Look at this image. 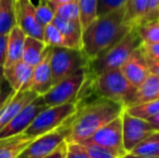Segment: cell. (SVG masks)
Returning <instances> with one entry per match:
<instances>
[{"mask_svg":"<svg viewBox=\"0 0 159 158\" xmlns=\"http://www.w3.org/2000/svg\"><path fill=\"white\" fill-rule=\"evenodd\" d=\"M127 6L95 19L82 30V49L89 61L117 43L134 26L126 19Z\"/></svg>","mask_w":159,"mask_h":158,"instance_id":"1","label":"cell"},{"mask_svg":"<svg viewBox=\"0 0 159 158\" xmlns=\"http://www.w3.org/2000/svg\"><path fill=\"white\" fill-rule=\"evenodd\" d=\"M124 111L122 103L103 97L88 104L81 111L78 108L70 122L66 142L81 143L98 129L121 116Z\"/></svg>","mask_w":159,"mask_h":158,"instance_id":"2","label":"cell"},{"mask_svg":"<svg viewBox=\"0 0 159 158\" xmlns=\"http://www.w3.org/2000/svg\"><path fill=\"white\" fill-rule=\"evenodd\" d=\"M141 43L142 41L135 27L132 28L117 43L89 62V74H92V76L95 77L108 70H119L130 55L141 46Z\"/></svg>","mask_w":159,"mask_h":158,"instance_id":"3","label":"cell"},{"mask_svg":"<svg viewBox=\"0 0 159 158\" xmlns=\"http://www.w3.org/2000/svg\"><path fill=\"white\" fill-rule=\"evenodd\" d=\"M77 103H66L57 106H48L39 113L32 124L26 128L24 134L30 138L40 135L60 128L67 120H69L77 113Z\"/></svg>","mask_w":159,"mask_h":158,"instance_id":"4","label":"cell"},{"mask_svg":"<svg viewBox=\"0 0 159 158\" xmlns=\"http://www.w3.org/2000/svg\"><path fill=\"white\" fill-rule=\"evenodd\" d=\"M89 60L82 50L62 47H51L50 66L52 84L61 81L79 70L89 66Z\"/></svg>","mask_w":159,"mask_h":158,"instance_id":"5","label":"cell"},{"mask_svg":"<svg viewBox=\"0 0 159 158\" xmlns=\"http://www.w3.org/2000/svg\"><path fill=\"white\" fill-rule=\"evenodd\" d=\"M88 67L79 70L73 75L53 84L52 88L42 95V100L46 105L57 106L66 103H77L79 92L89 77Z\"/></svg>","mask_w":159,"mask_h":158,"instance_id":"6","label":"cell"},{"mask_svg":"<svg viewBox=\"0 0 159 158\" xmlns=\"http://www.w3.org/2000/svg\"><path fill=\"white\" fill-rule=\"evenodd\" d=\"M93 78L94 89L101 97L120 102L124 105L135 91L120 70H108Z\"/></svg>","mask_w":159,"mask_h":158,"instance_id":"7","label":"cell"},{"mask_svg":"<svg viewBox=\"0 0 159 158\" xmlns=\"http://www.w3.org/2000/svg\"><path fill=\"white\" fill-rule=\"evenodd\" d=\"M73 117L69 120H67L64 124H62L60 128L36 138L32 143L27 146V148L22 153L21 157L44 158L49 154H51L62 143L66 142L67 137L69 134V128H70V122L73 120Z\"/></svg>","mask_w":159,"mask_h":158,"instance_id":"8","label":"cell"},{"mask_svg":"<svg viewBox=\"0 0 159 158\" xmlns=\"http://www.w3.org/2000/svg\"><path fill=\"white\" fill-rule=\"evenodd\" d=\"M81 144H94L117 152L118 154L124 156L127 153L125 152L122 144L121 116L98 129L90 138L82 141Z\"/></svg>","mask_w":159,"mask_h":158,"instance_id":"9","label":"cell"},{"mask_svg":"<svg viewBox=\"0 0 159 158\" xmlns=\"http://www.w3.org/2000/svg\"><path fill=\"white\" fill-rule=\"evenodd\" d=\"M122 144L126 153H130L139 143L154 132L147 120L131 116L124 111L121 114Z\"/></svg>","mask_w":159,"mask_h":158,"instance_id":"10","label":"cell"},{"mask_svg":"<svg viewBox=\"0 0 159 158\" xmlns=\"http://www.w3.org/2000/svg\"><path fill=\"white\" fill-rule=\"evenodd\" d=\"M47 107L48 106L43 102L42 97H36L28 105L22 108L15 115L14 118L11 120L3 129L0 130V139H4V138L13 137V135L23 133L26 130V128L32 124L35 117Z\"/></svg>","mask_w":159,"mask_h":158,"instance_id":"11","label":"cell"},{"mask_svg":"<svg viewBox=\"0 0 159 158\" xmlns=\"http://www.w3.org/2000/svg\"><path fill=\"white\" fill-rule=\"evenodd\" d=\"M16 26L28 37L43 40V27L37 21L32 0H16Z\"/></svg>","mask_w":159,"mask_h":158,"instance_id":"12","label":"cell"},{"mask_svg":"<svg viewBox=\"0 0 159 158\" xmlns=\"http://www.w3.org/2000/svg\"><path fill=\"white\" fill-rule=\"evenodd\" d=\"M119 70L134 88L140 86L151 74L148 61L143 54L140 47L130 55Z\"/></svg>","mask_w":159,"mask_h":158,"instance_id":"13","label":"cell"},{"mask_svg":"<svg viewBox=\"0 0 159 158\" xmlns=\"http://www.w3.org/2000/svg\"><path fill=\"white\" fill-rule=\"evenodd\" d=\"M35 92L26 90L23 92H13L0 107V130L3 129L14 116L26 105L38 97Z\"/></svg>","mask_w":159,"mask_h":158,"instance_id":"14","label":"cell"},{"mask_svg":"<svg viewBox=\"0 0 159 158\" xmlns=\"http://www.w3.org/2000/svg\"><path fill=\"white\" fill-rule=\"evenodd\" d=\"M51 47H48L42 60L34 67L30 90L42 97L52 88V73L50 66Z\"/></svg>","mask_w":159,"mask_h":158,"instance_id":"15","label":"cell"},{"mask_svg":"<svg viewBox=\"0 0 159 158\" xmlns=\"http://www.w3.org/2000/svg\"><path fill=\"white\" fill-rule=\"evenodd\" d=\"M34 67L20 61L9 67L3 68V78L14 92L30 90Z\"/></svg>","mask_w":159,"mask_h":158,"instance_id":"16","label":"cell"},{"mask_svg":"<svg viewBox=\"0 0 159 158\" xmlns=\"http://www.w3.org/2000/svg\"><path fill=\"white\" fill-rule=\"evenodd\" d=\"M159 99V77L149 74L146 79L139 87L135 88L134 93L125 104L126 106H132L145 102L154 101Z\"/></svg>","mask_w":159,"mask_h":158,"instance_id":"17","label":"cell"},{"mask_svg":"<svg viewBox=\"0 0 159 158\" xmlns=\"http://www.w3.org/2000/svg\"><path fill=\"white\" fill-rule=\"evenodd\" d=\"M26 35L23 30L15 26L8 35V41H7V51H6V60H4L3 68L9 67L17 62L22 61L23 55L24 41H25Z\"/></svg>","mask_w":159,"mask_h":158,"instance_id":"18","label":"cell"},{"mask_svg":"<svg viewBox=\"0 0 159 158\" xmlns=\"http://www.w3.org/2000/svg\"><path fill=\"white\" fill-rule=\"evenodd\" d=\"M53 24L59 28L68 47L71 49H82V27L79 21H68L61 17L54 16Z\"/></svg>","mask_w":159,"mask_h":158,"instance_id":"19","label":"cell"},{"mask_svg":"<svg viewBox=\"0 0 159 158\" xmlns=\"http://www.w3.org/2000/svg\"><path fill=\"white\" fill-rule=\"evenodd\" d=\"M34 140L24 133L0 139V158H19Z\"/></svg>","mask_w":159,"mask_h":158,"instance_id":"20","label":"cell"},{"mask_svg":"<svg viewBox=\"0 0 159 158\" xmlns=\"http://www.w3.org/2000/svg\"><path fill=\"white\" fill-rule=\"evenodd\" d=\"M47 48H48V46L44 43L43 40L26 36L25 41H24L22 61L27 65L35 67L42 60Z\"/></svg>","mask_w":159,"mask_h":158,"instance_id":"21","label":"cell"},{"mask_svg":"<svg viewBox=\"0 0 159 158\" xmlns=\"http://www.w3.org/2000/svg\"><path fill=\"white\" fill-rule=\"evenodd\" d=\"M16 0H0V35L8 36L16 26Z\"/></svg>","mask_w":159,"mask_h":158,"instance_id":"22","label":"cell"},{"mask_svg":"<svg viewBox=\"0 0 159 158\" xmlns=\"http://www.w3.org/2000/svg\"><path fill=\"white\" fill-rule=\"evenodd\" d=\"M159 152V132L154 131L153 133L145 138L141 143H139L130 154L144 157H157Z\"/></svg>","mask_w":159,"mask_h":158,"instance_id":"23","label":"cell"},{"mask_svg":"<svg viewBox=\"0 0 159 158\" xmlns=\"http://www.w3.org/2000/svg\"><path fill=\"white\" fill-rule=\"evenodd\" d=\"M125 111L131 116L138 117V118L148 120L153 116L159 113V99L154 101L145 102V103L136 104L132 106H126Z\"/></svg>","mask_w":159,"mask_h":158,"instance_id":"24","label":"cell"},{"mask_svg":"<svg viewBox=\"0 0 159 158\" xmlns=\"http://www.w3.org/2000/svg\"><path fill=\"white\" fill-rule=\"evenodd\" d=\"M147 3H148V0H129L128 1L126 19L134 27L142 23L147 9Z\"/></svg>","mask_w":159,"mask_h":158,"instance_id":"25","label":"cell"},{"mask_svg":"<svg viewBox=\"0 0 159 158\" xmlns=\"http://www.w3.org/2000/svg\"><path fill=\"white\" fill-rule=\"evenodd\" d=\"M79 8V21L82 30L98 19V0H77Z\"/></svg>","mask_w":159,"mask_h":158,"instance_id":"26","label":"cell"},{"mask_svg":"<svg viewBox=\"0 0 159 158\" xmlns=\"http://www.w3.org/2000/svg\"><path fill=\"white\" fill-rule=\"evenodd\" d=\"M135 29L142 43L159 42V19L140 24Z\"/></svg>","mask_w":159,"mask_h":158,"instance_id":"27","label":"cell"},{"mask_svg":"<svg viewBox=\"0 0 159 158\" xmlns=\"http://www.w3.org/2000/svg\"><path fill=\"white\" fill-rule=\"evenodd\" d=\"M43 41L48 47L69 48L66 39L53 23L48 24L43 27Z\"/></svg>","mask_w":159,"mask_h":158,"instance_id":"28","label":"cell"},{"mask_svg":"<svg viewBox=\"0 0 159 158\" xmlns=\"http://www.w3.org/2000/svg\"><path fill=\"white\" fill-rule=\"evenodd\" d=\"M51 7L54 10L55 16L68 21H79V8L77 0L63 4H51Z\"/></svg>","mask_w":159,"mask_h":158,"instance_id":"29","label":"cell"},{"mask_svg":"<svg viewBox=\"0 0 159 158\" xmlns=\"http://www.w3.org/2000/svg\"><path fill=\"white\" fill-rule=\"evenodd\" d=\"M35 13H36V17H37V21L39 22V24L42 27L52 23L53 19L55 16L54 10L52 9L51 4L49 2L42 1V0H40L39 3L37 6H35Z\"/></svg>","mask_w":159,"mask_h":158,"instance_id":"30","label":"cell"},{"mask_svg":"<svg viewBox=\"0 0 159 158\" xmlns=\"http://www.w3.org/2000/svg\"><path fill=\"white\" fill-rule=\"evenodd\" d=\"M81 144V143H80ZM90 158H120L121 155L108 148L94 144H81Z\"/></svg>","mask_w":159,"mask_h":158,"instance_id":"31","label":"cell"},{"mask_svg":"<svg viewBox=\"0 0 159 158\" xmlns=\"http://www.w3.org/2000/svg\"><path fill=\"white\" fill-rule=\"evenodd\" d=\"M129 0H98V17L106 15L127 6Z\"/></svg>","mask_w":159,"mask_h":158,"instance_id":"32","label":"cell"},{"mask_svg":"<svg viewBox=\"0 0 159 158\" xmlns=\"http://www.w3.org/2000/svg\"><path fill=\"white\" fill-rule=\"evenodd\" d=\"M65 158H90L88 153L80 143L67 142Z\"/></svg>","mask_w":159,"mask_h":158,"instance_id":"33","label":"cell"},{"mask_svg":"<svg viewBox=\"0 0 159 158\" xmlns=\"http://www.w3.org/2000/svg\"><path fill=\"white\" fill-rule=\"evenodd\" d=\"M140 48L148 62L159 61V42L141 43Z\"/></svg>","mask_w":159,"mask_h":158,"instance_id":"34","label":"cell"},{"mask_svg":"<svg viewBox=\"0 0 159 158\" xmlns=\"http://www.w3.org/2000/svg\"><path fill=\"white\" fill-rule=\"evenodd\" d=\"M159 19V0H148L147 9L143 17L142 23ZM141 23V24H142Z\"/></svg>","mask_w":159,"mask_h":158,"instance_id":"35","label":"cell"},{"mask_svg":"<svg viewBox=\"0 0 159 158\" xmlns=\"http://www.w3.org/2000/svg\"><path fill=\"white\" fill-rule=\"evenodd\" d=\"M9 84H7V81L3 79V81L0 84V107H1L2 105H3V103L7 101V99H8L9 97H10L11 94H12L14 91H12V89L9 88L8 90H7V87H8Z\"/></svg>","mask_w":159,"mask_h":158,"instance_id":"36","label":"cell"},{"mask_svg":"<svg viewBox=\"0 0 159 158\" xmlns=\"http://www.w3.org/2000/svg\"><path fill=\"white\" fill-rule=\"evenodd\" d=\"M66 146H67V142H64V143H62L57 150L53 151L51 154H49L48 156H46L44 158H65Z\"/></svg>","mask_w":159,"mask_h":158,"instance_id":"37","label":"cell"},{"mask_svg":"<svg viewBox=\"0 0 159 158\" xmlns=\"http://www.w3.org/2000/svg\"><path fill=\"white\" fill-rule=\"evenodd\" d=\"M7 41H8V36L0 35V65L1 66H3L4 60H6Z\"/></svg>","mask_w":159,"mask_h":158,"instance_id":"38","label":"cell"},{"mask_svg":"<svg viewBox=\"0 0 159 158\" xmlns=\"http://www.w3.org/2000/svg\"><path fill=\"white\" fill-rule=\"evenodd\" d=\"M147 121L151 124V127L153 128L154 131H158L159 132V113L157 115H155V116H153L152 118H149Z\"/></svg>","mask_w":159,"mask_h":158,"instance_id":"39","label":"cell"},{"mask_svg":"<svg viewBox=\"0 0 159 158\" xmlns=\"http://www.w3.org/2000/svg\"><path fill=\"white\" fill-rule=\"evenodd\" d=\"M148 66H149V72H151V74L159 77V61L148 62Z\"/></svg>","mask_w":159,"mask_h":158,"instance_id":"40","label":"cell"},{"mask_svg":"<svg viewBox=\"0 0 159 158\" xmlns=\"http://www.w3.org/2000/svg\"><path fill=\"white\" fill-rule=\"evenodd\" d=\"M120 158H158V157H144V156H136V155H132L130 153H127L124 156H121Z\"/></svg>","mask_w":159,"mask_h":158,"instance_id":"41","label":"cell"},{"mask_svg":"<svg viewBox=\"0 0 159 158\" xmlns=\"http://www.w3.org/2000/svg\"><path fill=\"white\" fill-rule=\"evenodd\" d=\"M73 0H53L50 4H63V3H67V2H70Z\"/></svg>","mask_w":159,"mask_h":158,"instance_id":"42","label":"cell"},{"mask_svg":"<svg viewBox=\"0 0 159 158\" xmlns=\"http://www.w3.org/2000/svg\"><path fill=\"white\" fill-rule=\"evenodd\" d=\"M3 66L0 65V84L3 81Z\"/></svg>","mask_w":159,"mask_h":158,"instance_id":"43","label":"cell"},{"mask_svg":"<svg viewBox=\"0 0 159 158\" xmlns=\"http://www.w3.org/2000/svg\"><path fill=\"white\" fill-rule=\"evenodd\" d=\"M42 1H46V2H49V3H51V2H52L53 0H42Z\"/></svg>","mask_w":159,"mask_h":158,"instance_id":"44","label":"cell"},{"mask_svg":"<svg viewBox=\"0 0 159 158\" xmlns=\"http://www.w3.org/2000/svg\"><path fill=\"white\" fill-rule=\"evenodd\" d=\"M157 157L159 158V152H158V154H157Z\"/></svg>","mask_w":159,"mask_h":158,"instance_id":"45","label":"cell"},{"mask_svg":"<svg viewBox=\"0 0 159 158\" xmlns=\"http://www.w3.org/2000/svg\"><path fill=\"white\" fill-rule=\"evenodd\" d=\"M19 158H23V157H21V156H20V157H19Z\"/></svg>","mask_w":159,"mask_h":158,"instance_id":"46","label":"cell"}]
</instances>
